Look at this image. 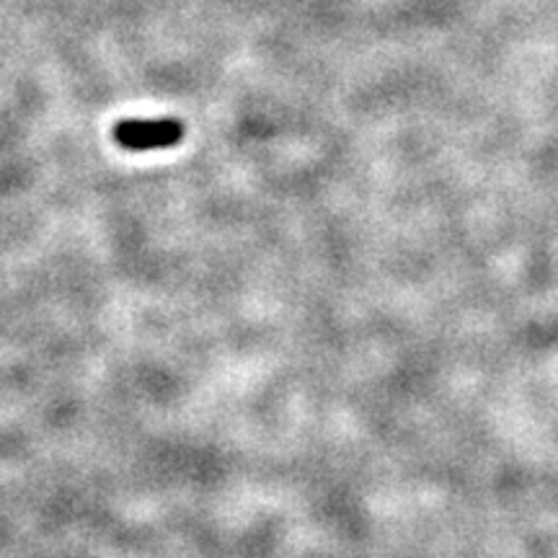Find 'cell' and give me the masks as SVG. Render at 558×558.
Listing matches in <instances>:
<instances>
[{
    "instance_id": "1",
    "label": "cell",
    "mask_w": 558,
    "mask_h": 558,
    "mask_svg": "<svg viewBox=\"0 0 558 558\" xmlns=\"http://www.w3.org/2000/svg\"><path fill=\"white\" fill-rule=\"evenodd\" d=\"M184 137L179 120H128L114 128V140L128 150L173 148Z\"/></svg>"
}]
</instances>
